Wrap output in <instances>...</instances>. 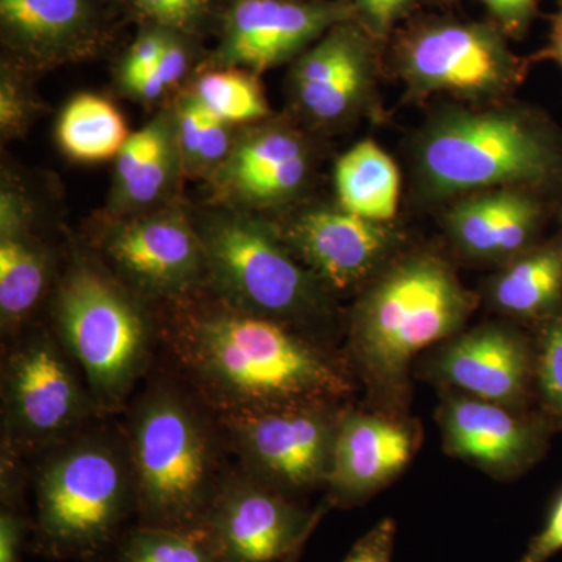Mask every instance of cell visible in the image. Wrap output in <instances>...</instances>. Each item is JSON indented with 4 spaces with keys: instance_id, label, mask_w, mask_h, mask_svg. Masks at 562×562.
<instances>
[{
    "instance_id": "10",
    "label": "cell",
    "mask_w": 562,
    "mask_h": 562,
    "mask_svg": "<svg viewBox=\"0 0 562 562\" xmlns=\"http://www.w3.org/2000/svg\"><path fill=\"white\" fill-rule=\"evenodd\" d=\"M347 405L306 403L217 420L243 472L299 501L327 487L336 432Z\"/></svg>"
},
{
    "instance_id": "19",
    "label": "cell",
    "mask_w": 562,
    "mask_h": 562,
    "mask_svg": "<svg viewBox=\"0 0 562 562\" xmlns=\"http://www.w3.org/2000/svg\"><path fill=\"white\" fill-rule=\"evenodd\" d=\"M553 199L522 188L475 192L447 203L442 227L469 261L502 266L542 241Z\"/></svg>"
},
{
    "instance_id": "14",
    "label": "cell",
    "mask_w": 562,
    "mask_h": 562,
    "mask_svg": "<svg viewBox=\"0 0 562 562\" xmlns=\"http://www.w3.org/2000/svg\"><path fill=\"white\" fill-rule=\"evenodd\" d=\"M379 46L353 20L335 25L295 58L290 91L303 120L333 131L371 113L382 70Z\"/></svg>"
},
{
    "instance_id": "6",
    "label": "cell",
    "mask_w": 562,
    "mask_h": 562,
    "mask_svg": "<svg viewBox=\"0 0 562 562\" xmlns=\"http://www.w3.org/2000/svg\"><path fill=\"white\" fill-rule=\"evenodd\" d=\"M52 331L102 417L124 413L157 360L154 316L99 262L76 258L52 299Z\"/></svg>"
},
{
    "instance_id": "4",
    "label": "cell",
    "mask_w": 562,
    "mask_h": 562,
    "mask_svg": "<svg viewBox=\"0 0 562 562\" xmlns=\"http://www.w3.org/2000/svg\"><path fill=\"white\" fill-rule=\"evenodd\" d=\"M124 413L136 524L202 528L233 468L221 422L161 366H154Z\"/></svg>"
},
{
    "instance_id": "44",
    "label": "cell",
    "mask_w": 562,
    "mask_h": 562,
    "mask_svg": "<svg viewBox=\"0 0 562 562\" xmlns=\"http://www.w3.org/2000/svg\"><path fill=\"white\" fill-rule=\"evenodd\" d=\"M299 558H294V560L288 561V562H297Z\"/></svg>"
},
{
    "instance_id": "1",
    "label": "cell",
    "mask_w": 562,
    "mask_h": 562,
    "mask_svg": "<svg viewBox=\"0 0 562 562\" xmlns=\"http://www.w3.org/2000/svg\"><path fill=\"white\" fill-rule=\"evenodd\" d=\"M157 355L217 419L350 403L346 351L280 322L233 308L209 290L158 305Z\"/></svg>"
},
{
    "instance_id": "13",
    "label": "cell",
    "mask_w": 562,
    "mask_h": 562,
    "mask_svg": "<svg viewBox=\"0 0 562 562\" xmlns=\"http://www.w3.org/2000/svg\"><path fill=\"white\" fill-rule=\"evenodd\" d=\"M535 339L508 322L464 328L438 344L416 371L439 391H454L509 408L536 405Z\"/></svg>"
},
{
    "instance_id": "18",
    "label": "cell",
    "mask_w": 562,
    "mask_h": 562,
    "mask_svg": "<svg viewBox=\"0 0 562 562\" xmlns=\"http://www.w3.org/2000/svg\"><path fill=\"white\" fill-rule=\"evenodd\" d=\"M420 441L419 424L408 416L349 403L336 432L325 503L350 508L369 501L412 464Z\"/></svg>"
},
{
    "instance_id": "34",
    "label": "cell",
    "mask_w": 562,
    "mask_h": 562,
    "mask_svg": "<svg viewBox=\"0 0 562 562\" xmlns=\"http://www.w3.org/2000/svg\"><path fill=\"white\" fill-rule=\"evenodd\" d=\"M480 2L486 7L492 24L506 38H524L539 11V0H480Z\"/></svg>"
},
{
    "instance_id": "25",
    "label": "cell",
    "mask_w": 562,
    "mask_h": 562,
    "mask_svg": "<svg viewBox=\"0 0 562 562\" xmlns=\"http://www.w3.org/2000/svg\"><path fill=\"white\" fill-rule=\"evenodd\" d=\"M338 205L357 216L394 222L401 199V172L373 139H362L338 158L333 172Z\"/></svg>"
},
{
    "instance_id": "40",
    "label": "cell",
    "mask_w": 562,
    "mask_h": 562,
    "mask_svg": "<svg viewBox=\"0 0 562 562\" xmlns=\"http://www.w3.org/2000/svg\"><path fill=\"white\" fill-rule=\"evenodd\" d=\"M188 63H190V58H188L187 47L181 44V40L176 36V33H169L165 49H162L157 65L154 66L166 87H172L187 74Z\"/></svg>"
},
{
    "instance_id": "8",
    "label": "cell",
    "mask_w": 562,
    "mask_h": 562,
    "mask_svg": "<svg viewBox=\"0 0 562 562\" xmlns=\"http://www.w3.org/2000/svg\"><path fill=\"white\" fill-rule=\"evenodd\" d=\"M391 66L408 102L491 105L513 101L532 65L492 22L427 18L398 33Z\"/></svg>"
},
{
    "instance_id": "35",
    "label": "cell",
    "mask_w": 562,
    "mask_h": 562,
    "mask_svg": "<svg viewBox=\"0 0 562 562\" xmlns=\"http://www.w3.org/2000/svg\"><path fill=\"white\" fill-rule=\"evenodd\" d=\"M31 519L21 503H2L0 509V562H22Z\"/></svg>"
},
{
    "instance_id": "31",
    "label": "cell",
    "mask_w": 562,
    "mask_h": 562,
    "mask_svg": "<svg viewBox=\"0 0 562 562\" xmlns=\"http://www.w3.org/2000/svg\"><path fill=\"white\" fill-rule=\"evenodd\" d=\"M419 0H353L355 16L373 40L383 44L395 24L406 16Z\"/></svg>"
},
{
    "instance_id": "16",
    "label": "cell",
    "mask_w": 562,
    "mask_h": 562,
    "mask_svg": "<svg viewBox=\"0 0 562 562\" xmlns=\"http://www.w3.org/2000/svg\"><path fill=\"white\" fill-rule=\"evenodd\" d=\"M284 243L331 295L360 291L401 254L394 222L364 220L341 206H314L279 227Z\"/></svg>"
},
{
    "instance_id": "9",
    "label": "cell",
    "mask_w": 562,
    "mask_h": 562,
    "mask_svg": "<svg viewBox=\"0 0 562 562\" xmlns=\"http://www.w3.org/2000/svg\"><path fill=\"white\" fill-rule=\"evenodd\" d=\"M99 419L105 417L52 328L18 335L2 362V457L35 460Z\"/></svg>"
},
{
    "instance_id": "17",
    "label": "cell",
    "mask_w": 562,
    "mask_h": 562,
    "mask_svg": "<svg viewBox=\"0 0 562 562\" xmlns=\"http://www.w3.org/2000/svg\"><path fill=\"white\" fill-rule=\"evenodd\" d=\"M357 20L353 0H236L224 22L216 60L254 74L277 68L335 25Z\"/></svg>"
},
{
    "instance_id": "15",
    "label": "cell",
    "mask_w": 562,
    "mask_h": 562,
    "mask_svg": "<svg viewBox=\"0 0 562 562\" xmlns=\"http://www.w3.org/2000/svg\"><path fill=\"white\" fill-rule=\"evenodd\" d=\"M436 422L443 452L501 482L538 464L557 431L538 408H509L447 390L441 391Z\"/></svg>"
},
{
    "instance_id": "36",
    "label": "cell",
    "mask_w": 562,
    "mask_h": 562,
    "mask_svg": "<svg viewBox=\"0 0 562 562\" xmlns=\"http://www.w3.org/2000/svg\"><path fill=\"white\" fill-rule=\"evenodd\" d=\"M397 525L392 519L380 520L372 530L366 532L342 562H392Z\"/></svg>"
},
{
    "instance_id": "21",
    "label": "cell",
    "mask_w": 562,
    "mask_h": 562,
    "mask_svg": "<svg viewBox=\"0 0 562 562\" xmlns=\"http://www.w3.org/2000/svg\"><path fill=\"white\" fill-rule=\"evenodd\" d=\"M24 195L3 184L0 194V324L3 336L20 335L46 295L52 260L32 233Z\"/></svg>"
},
{
    "instance_id": "39",
    "label": "cell",
    "mask_w": 562,
    "mask_h": 562,
    "mask_svg": "<svg viewBox=\"0 0 562 562\" xmlns=\"http://www.w3.org/2000/svg\"><path fill=\"white\" fill-rule=\"evenodd\" d=\"M169 33L162 29L151 27L140 32L138 38L132 44L124 63H122V72L125 70L149 69L157 65Z\"/></svg>"
},
{
    "instance_id": "24",
    "label": "cell",
    "mask_w": 562,
    "mask_h": 562,
    "mask_svg": "<svg viewBox=\"0 0 562 562\" xmlns=\"http://www.w3.org/2000/svg\"><path fill=\"white\" fill-rule=\"evenodd\" d=\"M0 21L18 49L54 57L87 35L92 9L90 0H0Z\"/></svg>"
},
{
    "instance_id": "3",
    "label": "cell",
    "mask_w": 562,
    "mask_h": 562,
    "mask_svg": "<svg viewBox=\"0 0 562 562\" xmlns=\"http://www.w3.org/2000/svg\"><path fill=\"white\" fill-rule=\"evenodd\" d=\"M409 160L417 201L442 205L475 192L522 188L562 192V128L514 101L447 102L414 133Z\"/></svg>"
},
{
    "instance_id": "37",
    "label": "cell",
    "mask_w": 562,
    "mask_h": 562,
    "mask_svg": "<svg viewBox=\"0 0 562 562\" xmlns=\"http://www.w3.org/2000/svg\"><path fill=\"white\" fill-rule=\"evenodd\" d=\"M562 550V491L547 514L542 530L531 539L524 557L517 562H547Z\"/></svg>"
},
{
    "instance_id": "30",
    "label": "cell",
    "mask_w": 562,
    "mask_h": 562,
    "mask_svg": "<svg viewBox=\"0 0 562 562\" xmlns=\"http://www.w3.org/2000/svg\"><path fill=\"white\" fill-rule=\"evenodd\" d=\"M211 0H132L133 10L166 32L194 29L210 9Z\"/></svg>"
},
{
    "instance_id": "20",
    "label": "cell",
    "mask_w": 562,
    "mask_h": 562,
    "mask_svg": "<svg viewBox=\"0 0 562 562\" xmlns=\"http://www.w3.org/2000/svg\"><path fill=\"white\" fill-rule=\"evenodd\" d=\"M308 138L294 125L271 122L235 140L216 172L220 190L244 205L271 209L297 199L313 177Z\"/></svg>"
},
{
    "instance_id": "28",
    "label": "cell",
    "mask_w": 562,
    "mask_h": 562,
    "mask_svg": "<svg viewBox=\"0 0 562 562\" xmlns=\"http://www.w3.org/2000/svg\"><path fill=\"white\" fill-rule=\"evenodd\" d=\"M114 562H221L203 528L132 525L117 547Z\"/></svg>"
},
{
    "instance_id": "33",
    "label": "cell",
    "mask_w": 562,
    "mask_h": 562,
    "mask_svg": "<svg viewBox=\"0 0 562 562\" xmlns=\"http://www.w3.org/2000/svg\"><path fill=\"white\" fill-rule=\"evenodd\" d=\"M177 139L181 151V160L187 168L195 171L199 146H201L203 106L194 94L181 95L176 109Z\"/></svg>"
},
{
    "instance_id": "27",
    "label": "cell",
    "mask_w": 562,
    "mask_h": 562,
    "mask_svg": "<svg viewBox=\"0 0 562 562\" xmlns=\"http://www.w3.org/2000/svg\"><path fill=\"white\" fill-rule=\"evenodd\" d=\"M192 94L210 113L228 124H250L271 114L260 81L247 69L210 70L198 80Z\"/></svg>"
},
{
    "instance_id": "26",
    "label": "cell",
    "mask_w": 562,
    "mask_h": 562,
    "mask_svg": "<svg viewBox=\"0 0 562 562\" xmlns=\"http://www.w3.org/2000/svg\"><path fill=\"white\" fill-rule=\"evenodd\" d=\"M55 136L60 149L72 160L99 162L116 158L132 135L113 103L83 92L63 109Z\"/></svg>"
},
{
    "instance_id": "42",
    "label": "cell",
    "mask_w": 562,
    "mask_h": 562,
    "mask_svg": "<svg viewBox=\"0 0 562 562\" xmlns=\"http://www.w3.org/2000/svg\"><path fill=\"white\" fill-rule=\"evenodd\" d=\"M531 65L552 61L562 70V0H558L557 10L550 14V31L546 46L530 55Z\"/></svg>"
},
{
    "instance_id": "29",
    "label": "cell",
    "mask_w": 562,
    "mask_h": 562,
    "mask_svg": "<svg viewBox=\"0 0 562 562\" xmlns=\"http://www.w3.org/2000/svg\"><path fill=\"white\" fill-rule=\"evenodd\" d=\"M536 406L553 427L562 428V310L536 325Z\"/></svg>"
},
{
    "instance_id": "11",
    "label": "cell",
    "mask_w": 562,
    "mask_h": 562,
    "mask_svg": "<svg viewBox=\"0 0 562 562\" xmlns=\"http://www.w3.org/2000/svg\"><path fill=\"white\" fill-rule=\"evenodd\" d=\"M105 268L146 303L165 305L206 288L198 225L180 211L121 217L103 235Z\"/></svg>"
},
{
    "instance_id": "2",
    "label": "cell",
    "mask_w": 562,
    "mask_h": 562,
    "mask_svg": "<svg viewBox=\"0 0 562 562\" xmlns=\"http://www.w3.org/2000/svg\"><path fill=\"white\" fill-rule=\"evenodd\" d=\"M479 302L435 250H402L364 284L347 319L344 351L369 408L408 416L420 353L464 330Z\"/></svg>"
},
{
    "instance_id": "32",
    "label": "cell",
    "mask_w": 562,
    "mask_h": 562,
    "mask_svg": "<svg viewBox=\"0 0 562 562\" xmlns=\"http://www.w3.org/2000/svg\"><path fill=\"white\" fill-rule=\"evenodd\" d=\"M203 106V105H202ZM235 140L232 138V124L214 116L203 106L201 146L194 172L216 173L227 161Z\"/></svg>"
},
{
    "instance_id": "12",
    "label": "cell",
    "mask_w": 562,
    "mask_h": 562,
    "mask_svg": "<svg viewBox=\"0 0 562 562\" xmlns=\"http://www.w3.org/2000/svg\"><path fill=\"white\" fill-rule=\"evenodd\" d=\"M328 508H306L233 464L202 528L221 562H288L301 557Z\"/></svg>"
},
{
    "instance_id": "41",
    "label": "cell",
    "mask_w": 562,
    "mask_h": 562,
    "mask_svg": "<svg viewBox=\"0 0 562 562\" xmlns=\"http://www.w3.org/2000/svg\"><path fill=\"white\" fill-rule=\"evenodd\" d=\"M121 74L124 87L143 101H157L168 88L154 68L125 70Z\"/></svg>"
},
{
    "instance_id": "5",
    "label": "cell",
    "mask_w": 562,
    "mask_h": 562,
    "mask_svg": "<svg viewBox=\"0 0 562 562\" xmlns=\"http://www.w3.org/2000/svg\"><path fill=\"white\" fill-rule=\"evenodd\" d=\"M33 461V552L57 561L114 562L136 519L122 427L99 419Z\"/></svg>"
},
{
    "instance_id": "22",
    "label": "cell",
    "mask_w": 562,
    "mask_h": 562,
    "mask_svg": "<svg viewBox=\"0 0 562 562\" xmlns=\"http://www.w3.org/2000/svg\"><path fill=\"white\" fill-rule=\"evenodd\" d=\"M181 162L173 111L133 133L114 169L113 203L120 220L160 203L173 187Z\"/></svg>"
},
{
    "instance_id": "23",
    "label": "cell",
    "mask_w": 562,
    "mask_h": 562,
    "mask_svg": "<svg viewBox=\"0 0 562 562\" xmlns=\"http://www.w3.org/2000/svg\"><path fill=\"white\" fill-rule=\"evenodd\" d=\"M484 301L506 319L531 324L549 321L562 310V239L539 241L498 266L484 284Z\"/></svg>"
},
{
    "instance_id": "38",
    "label": "cell",
    "mask_w": 562,
    "mask_h": 562,
    "mask_svg": "<svg viewBox=\"0 0 562 562\" xmlns=\"http://www.w3.org/2000/svg\"><path fill=\"white\" fill-rule=\"evenodd\" d=\"M27 116V98L22 92L20 83L14 81L9 72H3L0 88V124L3 136L20 132Z\"/></svg>"
},
{
    "instance_id": "7",
    "label": "cell",
    "mask_w": 562,
    "mask_h": 562,
    "mask_svg": "<svg viewBox=\"0 0 562 562\" xmlns=\"http://www.w3.org/2000/svg\"><path fill=\"white\" fill-rule=\"evenodd\" d=\"M195 225L211 294L233 308L331 342L338 330L335 295L295 258L277 225L233 211L210 214Z\"/></svg>"
},
{
    "instance_id": "43",
    "label": "cell",
    "mask_w": 562,
    "mask_h": 562,
    "mask_svg": "<svg viewBox=\"0 0 562 562\" xmlns=\"http://www.w3.org/2000/svg\"><path fill=\"white\" fill-rule=\"evenodd\" d=\"M561 239H562V213H561V233H560Z\"/></svg>"
}]
</instances>
